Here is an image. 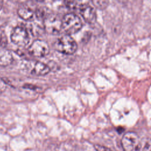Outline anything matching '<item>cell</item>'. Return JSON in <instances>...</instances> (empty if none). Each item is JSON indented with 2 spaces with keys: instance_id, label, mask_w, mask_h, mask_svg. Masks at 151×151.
I'll return each mask as SVG.
<instances>
[{
  "instance_id": "6da1fadb",
  "label": "cell",
  "mask_w": 151,
  "mask_h": 151,
  "mask_svg": "<svg viewBox=\"0 0 151 151\" xmlns=\"http://www.w3.org/2000/svg\"><path fill=\"white\" fill-rule=\"evenodd\" d=\"M54 46L57 51L65 54H73L77 49V44L75 40L67 34L57 39Z\"/></svg>"
},
{
  "instance_id": "7a4b0ae2",
  "label": "cell",
  "mask_w": 151,
  "mask_h": 151,
  "mask_svg": "<svg viewBox=\"0 0 151 151\" xmlns=\"http://www.w3.org/2000/svg\"><path fill=\"white\" fill-rule=\"evenodd\" d=\"M83 24L80 18L76 14L70 12L65 14L62 18L63 30L70 35L81 29Z\"/></svg>"
},
{
  "instance_id": "3957f363",
  "label": "cell",
  "mask_w": 151,
  "mask_h": 151,
  "mask_svg": "<svg viewBox=\"0 0 151 151\" xmlns=\"http://www.w3.org/2000/svg\"><path fill=\"white\" fill-rule=\"evenodd\" d=\"M124 151H140L142 146L141 140L137 133L128 132L124 134L121 140Z\"/></svg>"
},
{
  "instance_id": "277c9868",
  "label": "cell",
  "mask_w": 151,
  "mask_h": 151,
  "mask_svg": "<svg viewBox=\"0 0 151 151\" xmlns=\"http://www.w3.org/2000/svg\"><path fill=\"white\" fill-rule=\"evenodd\" d=\"M45 31L50 34H57L62 28V19L55 14H48L43 19Z\"/></svg>"
},
{
  "instance_id": "5b68a950",
  "label": "cell",
  "mask_w": 151,
  "mask_h": 151,
  "mask_svg": "<svg viewBox=\"0 0 151 151\" xmlns=\"http://www.w3.org/2000/svg\"><path fill=\"white\" fill-rule=\"evenodd\" d=\"M10 38L14 44L19 47L27 46L30 41L28 31L21 26H17L13 28Z\"/></svg>"
},
{
  "instance_id": "8992f818",
  "label": "cell",
  "mask_w": 151,
  "mask_h": 151,
  "mask_svg": "<svg viewBox=\"0 0 151 151\" xmlns=\"http://www.w3.org/2000/svg\"><path fill=\"white\" fill-rule=\"evenodd\" d=\"M25 67L28 73L37 76H45L50 71V68L47 64L39 61H28L26 63Z\"/></svg>"
},
{
  "instance_id": "52a82bcc",
  "label": "cell",
  "mask_w": 151,
  "mask_h": 151,
  "mask_svg": "<svg viewBox=\"0 0 151 151\" xmlns=\"http://www.w3.org/2000/svg\"><path fill=\"white\" fill-rule=\"evenodd\" d=\"M50 51V47L47 42L42 40L34 41L28 48V52L32 55L37 57H43Z\"/></svg>"
},
{
  "instance_id": "ba28073f",
  "label": "cell",
  "mask_w": 151,
  "mask_h": 151,
  "mask_svg": "<svg viewBox=\"0 0 151 151\" xmlns=\"http://www.w3.org/2000/svg\"><path fill=\"white\" fill-rule=\"evenodd\" d=\"M80 13L86 22L93 24L96 20V12L94 8L87 4H80L78 6Z\"/></svg>"
},
{
  "instance_id": "9c48e42d",
  "label": "cell",
  "mask_w": 151,
  "mask_h": 151,
  "mask_svg": "<svg viewBox=\"0 0 151 151\" xmlns=\"http://www.w3.org/2000/svg\"><path fill=\"white\" fill-rule=\"evenodd\" d=\"M17 12L18 15L25 21H31L34 20L36 17L35 12L26 5H20L17 9Z\"/></svg>"
},
{
  "instance_id": "30bf717a",
  "label": "cell",
  "mask_w": 151,
  "mask_h": 151,
  "mask_svg": "<svg viewBox=\"0 0 151 151\" xmlns=\"http://www.w3.org/2000/svg\"><path fill=\"white\" fill-rule=\"evenodd\" d=\"M14 57L11 52L4 47H0V66H8L12 63Z\"/></svg>"
},
{
  "instance_id": "8fae6325",
  "label": "cell",
  "mask_w": 151,
  "mask_h": 151,
  "mask_svg": "<svg viewBox=\"0 0 151 151\" xmlns=\"http://www.w3.org/2000/svg\"><path fill=\"white\" fill-rule=\"evenodd\" d=\"M8 40L4 31L0 28V47H5L7 44Z\"/></svg>"
},
{
  "instance_id": "7c38bea8",
  "label": "cell",
  "mask_w": 151,
  "mask_h": 151,
  "mask_svg": "<svg viewBox=\"0 0 151 151\" xmlns=\"http://www.w3.org/2000/svg\"><path fill=\"white\" fill-rule=\"evenodd\" d=\"M93 3L98 8L103 9L107 6L109 2L107 1H93Z\"/></svg>"
},
{
  "instance_id": "4fadbf2b",
  "label": "cell",
  "mask_w": 151,
  "mask_h": 151,
  "mask_svg": "<svg viewBox=\"0 0 151 151\" xmlns=\"http://www.w3.org/2000/svg\"><path fill=\"white\" fill-rule=\"evenodd\" d=\"M65 5L69 8L74 9L76 8L78 6L77 2L76 1H65Z\"/></svg>"
},
{
  "instance_id": "5bb4252c",
  "label": "cell",
  "mask_w": 151,
  "mask_h": 151,
  "mask_svg": "<svg viewBox=\"0 0 151 151\" xmlns=\"http://www.w3.org/2000/svg\"><path fill=\"white\" fill-rule=\"evenodd\" d=\"M94 147L96 151H111V149H110L107 147L100 145H94Z\"/></svg>"
},
{
  "instance_id": "9a60e30c",
  "label": "cell",
  "mask_w": 151,
  "mask_h": 151,
  "mask_svg": "<svg viewBox=\"0 0 151 151\" xmlns=\"http://www.w3.org/2000/svg\"><path fill=\"white\" fill-rule=\"evenodd\" d=\"M143 151H151V139L146 141L143 147Z\"/></svg>"
},
{
  "instance_id": "2e32d148",
  "label": "cell",
  "mask_w": 151,
  "mask_h": 151,
  "mask_svg": "<svg viewBox=\"0 0 151 151\" xmlns=\"http://www.w3.org/2000/svg\"><path fill=\"white\" fill-rule=\"evenodd\" d=\"M6 88V83L2 80V78L0 77V93L4 91Z\"/></svg>"
},
{
  "instance_id": "e0dca14e",
  "label": "cell",
  "mask_w": 151,
  "mask_h": 151,
  "mask_svg": "<svg viewBox=\"0 0 151 151\" xmlns=\"http://www.w3.org/2000/svg\"><path fill=\"white\" fill-rule=\"evenodd\" d=\"M2 4H3V2L2 1H0V9L2 6Z\"/></svg>"
}]
</instances>
